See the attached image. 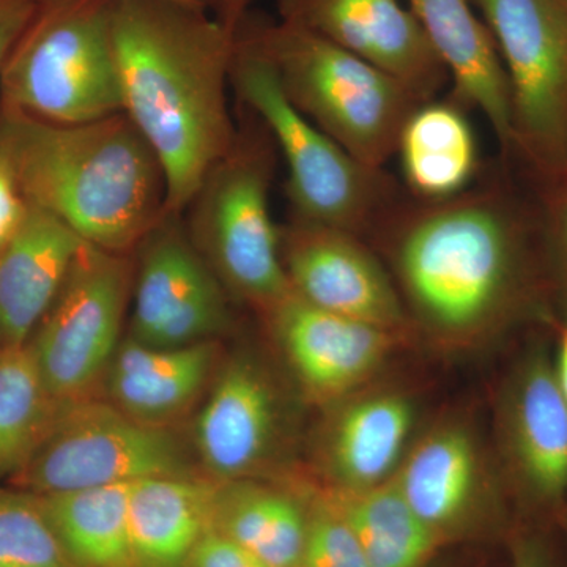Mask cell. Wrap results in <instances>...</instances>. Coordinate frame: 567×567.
I'll use <instances>...</instances> for the list:
<instances>
[{
  "instance_id": "6da1fadb",
  "label": "cell",
  "mask_w": 567,
  "mask_h": 567,
  "mask_svg": "<svg viewBox=\"0 0 567 567\" xmlns=\"http://www.w3.org/2000/svg\"><path fill=\"white\" fill-rule=\"evenodd\" d=\"M539 193L528 199L503 169L456 196L401 197L377 226L395 289L417 322L443 338H472L516 316L533 290Z\"/></svg>"
},
{
  "instance_id": "7a4b0ae2",
  "label": "cell",
  "mask_w": 567,
  "mask_h": 567,
  "mask_svg": "<svg viewBox=\"0 0 567 567\" xmlns=\"http://www.w3.org/2000/svg\"><path fill=\"white\" fill-rule=\"evenodd\" d=\"M114 47L123 112L162 163L167 213L182 216L233 147L235 37L210 10L178 0H115Z\"/></svg>"
},
{
  "instance_id": "3957f363",
  "label": "cell",
  "mask_w": 567,
  "mask_h": 567,
  "mask_svg": "<svg viewBox=\"0 0 567 567\" xmlns=\"http://www.w3.org/2000/svg\"><path fill=\"white\" fill-rule=\"evenodd\" d=\"M0 156L25 203L106 251L134 254L167 215L162 163L125 112L54 123L0 110Z\"/></svg>"
},
{
  "instance_id": "277c9868",
  "label": "cell",
  "mask_w": 567,
  "mask_h": 567,
  "mask_svg": "<svg viewBox=\"0 0 567 567\" xmlns=\"http://www.w3.org/2000/svg\"><path fill=\"white\" fill-rule=\"evenodd\" d=\"M230 87L284 156L290 219L371 237L404 196L401 186L385 169L354 159L293 106L274 63L244 25L235 33Z\"/></svg>"
},
{
  "instance_id": "5b68a950",
  "label": "cell",
  "mask_w": 567,
  "mask_h": 567,
  "mask_svg": "<svg viewBox=\"0 0 567 567\" xmlns=\"http://www.w3.org/2000/svg\"><path fill=\"white\" fill-rule=\"evenodd\" d=\"M241 112L233 147L212 167L182 218L233 300L265 315L292 292L270 210L278 148L264 123L244 106Z\"/></svg>"
},
{
  "instance_id": "8992f818",
  "label": "cell",
  "mask_w": 567,
  "mask_h": 567,
  "mask_svg": "<svg viewBox=\"0 0 567 567\" xmlns=\"http://www.w3.org/2000/svg\"><path fill=\"white\" fill-rule=\"evenodd\" d=\"M241 25L274 63L293 106L354 159L383 169L423 103L385 71L306 29L251 13Z\"/></svg>"
},
{
  "instance_id": "52a82bcc",
  "label": "cell",
  "mask_w": 567,
  "mask_h": 567,
  "mask_svg": "<svg viewBox=\"0 0 567 567\" xmlns=\"http://www.w3.org/2000/svg\"><path fill=\"white\" fill-rule=\"evenodd\" d=\"M115 0H41L0 70V110L82 123L123 112Z\"/></svg>"
},
{
  "instance_id": "ba28073f",
  "label": "cell",
  "mask_w": 567,
  "mask_h": 567,
  "mask_svg": "<svg viewBox=\"0 0 567 567\" xmlns=\"http://www.w3.org/2000/svg\"><path fill=\"white\" fill-rule=\"evenodd\" d=\"M509 85L513 159L537 186L567 178V0H472Z\"/></svg>"
},
{
  "instance_id": "9c48e42d",
  "label": "cell",
  "mask_w": 567,
  "mask_h": 567,
  "mask_svg": "<svg viewBox=\"0 0 567 567\" xmlns=\"http://www.w3.org/2000/svg\"><path fill=\"white\" fill-rule=\"evenodd\" d=\"M196 475L192 454L164 425L142 423L89 398L59 406L50 431L11 487L35 495Z\"/></svg>"
},
{
  "instance_id": "30bf717a",
  "label": "cell",
  "mask_w": 567,
  "mask_h": 567,
  "mask_svg": "<svg viewBox=\"0 0 567 567\" xmlns=\"http://www.w3.org/2000/svg\"><path fill=\"white\" fill-rule=\"evenodd\" d=\"M134 254L85 241L47 315L28 342L55 404L92 398L121 346L132 301Z\"/></svg>"
},
{
  "instance_id": "8fae6325",
  "label": "cell",
  "mask_w": 567,
  "mask_h": 567,
  "mask_svg": "<svg viewBox=\"0 0 567 567\" xmlns=\"http://www.w3.org/2000/svg\"><path fill=\"white\" fill-rule=\"evenodd\" d=\"M132 303L130 338L158 349L218 341L234 320L233 297L169 213L134 251Z\"/></svg>"
},
{
  "instance_id": "7c38bea8",
  "label": "cell",
  "mask_w": 567,
  "mask_h": 567,
  "mask_svg": "<svg viewBox=\"0 0 567 567\" xmlns=\"http://www.w3.org/2000/svg\"><path fill=\"white\" fill-rule=\"evenodd\" d=\"M281 259L290 289L333 315L402 331L409 317L382 260L363 237L295 221L279 227Z\"/></svg>"
},
{
  "instance_id": "4fadbf2b",
  "label": "cell",
  "mask_w": 567,
  "mask_h": 567,
  "mask_svg": "<svg viewBox=\"0 0 567 567\" xmlns=\"http://www.w3.org/2000/svg\"><path fill=\"white\" fill-rule=\"evenodd\" d=\"M286 404L274 377L251 353L218 369L194 423V451L218 483L251 480L270 464L286 434Z\"/></svg>"
},
{
  "instance_id": "5bb4252c",
  "label": "cell",
  "mask_w": 567,
  "mask_h": 567,
  "mask_svg": "<svg viewBox=\"0 0 567 567\" xmlns=\"http://www.w3.org/2000/svg\"><path fill=\"white\" fill-rule=\"evenodd\" d=\"M281 21L306 29L402 82L417 102L439 99L450 74L412 10L399 0H276Z\"/></svg>"
},
{
  "instance_id": "9a60e30c",
  "label": "cell",
  "mask_w": 567,
  "mask_h": 567,
  "mask_svg": "<svg viewBox=\"0 0 567 567\" xmlns=\"http://www.w3.org/2000/svg\"><path fill=\"white\" fill-rule=\"evenodd\" d=\"M265 316L301 386L320 401L344 399L364 385L401 333L323 311L293 292Z\"/></svg>"
},
{
  "instance_id": "2e32d148",
  "label": "cell",
  "mask_w": 567,
  "mask_h": 567,
  "mask_svg": "<svg viewBox=\"0 0 567 567\" xmlns=\"http://www.w3.org/2000/svg\"><path fill=\"white\" fill-rule=\"evenodd\" d=\"M393 481L442 546L475 535L491 518L486 473L465 425L429 432L410 447Z\"/></svg>"
},
{
  "instance_id": "e0dca14e",
  "label": "cell",
  "mask_w": 567,
  "mask_h": 567,
  "mask_svg": "<svg viewBox=\"0 0 567 567\" xmlns=\"http://www.w3.org/2000/svg\"><path fill=\"white\" fill-rule=\"evenodd\" d=\"M505 439L514 475L529 502L559 505L567 496V404L547 350L527 354L511 380Z\"/></svg>"
},
{
  "instance_id": "ac0fdd59",
  "label": "cell",
  "mask_w": 567,
  "mask_h": 567,
  "mask_svg": "<svg viewBox=\"0 0 567 567\" xmlns=\"http://www.w3.org/2000/svg\"><path fill=\"white\" fill-rule=\"evenodd\" d=\"M472 0H410L413 14L454 84V100L475 107L491 123L503 159L513 162L509 85L494 37Z\"/></svg>"
},
{
  "instance_id": "d6986e66",
  "label": "cell",
  "mask_w": 567,
  "mask_h": 567,
  "mask_svg": "<svg viewBox=\"0 0 567 567\" xmlns=\"http://www.w3.org/2000/svg\"><path fill=\"white\" fill-rule=\"evenodd\" d=\"M84 244L61 219L28 204L0 251V350L28 346Z\"/></svg>"
},
{
  "instance_id": "ffe728a7",
  "label": "cell",
  "mask_w": 567,
  "mask_h": 567,
  "mask_svg": "<svg viewBox=\"0 0 567 567\" xmlns=\"http://www.w3.org/2000/svg\"><path fill=\"white\" fill-rule=\"evenodd\" d=\"M218 341L158 349L123 339L104 377L107 402L125 415L169 427L210 385Z\"/></svg>"
},
{
  "instance_id": "44dd1931",
  "label": "cell",
  "mask_w": 567,
  "mask_h": 567,
  "mask_svg": "<svg viewBox=\"0 0 567 567\" xmlns=\"http://www.w3.org/2000/svg\"><path fill=\"white\" fill-rule=\"evenodd\" d=\"M416 405L402 393L349 399L331 421L324 465L333 491L363 492L393 480L416 423Z\"/></svg>"
},
{
  "instance_id": "7402d4cb",
  "label": "cell",
  "mask_w": 567,
  "mask_h": 567,
  "mask_svg": "<svg viewBox=\"0 0 567 567\" xmlns=\"http://www.w3.org/2000/svg\"><path fill=\"white\" fill-rule=\"evenodd\" d=\"M218 481L199 475L159 476L130 488L133 567H185L213 529Z\"/></svg>"
},
{
  "instance_id": "603a6c76",
  "label": "cell",
  "mask_w": 567,
  "mask_h": 567,
  "mask_svg": "<svg viewBox=\"0 0 567 567\" xmlns=\"http://www.w3.org/2000/svg\"><path fill=\"white\" fill-rule=\"evenodd\" d=\"M456 102L420 104L406 118L398 152L406 192L440 200L465 192L480 175L475 134Z\"/></svg>"
},
{
  "instance_id": "cb8c5ba5",
  "label": "cell",
  "mask_w": 567,
  "mask_h": 567,
  "mask_svg": "<svg viewBox=\"0 0 567 567\" xmlns=\"http://www.w3.org/2000/svg\"><path fill=\"white\" fill-rule=\"evenodd\" d=\"M213 529L267 567H300L308 502L252 480L218 483Z\"/></svg>"
},
{
  "instance_id": "d4e9b609",
  "label": "cell",
  "mask_w": 567,
  "mask_h": 567,
  "mask_svg": "<svg viewBox=\"0 0 567 567\" xmlns=\"http://www.w3.org/2000/svg\"><path fill=\"white\" fill-rule=\"evenodd\" d=\"M363 550L369 567H429L442 547L394 481L363 492H328Z\"/></svg>"
},
{
  "instance_id": "484cf974",
  "label": "cell",
  "mask_w": 567,
  "mask_h": 567,
  "mask_svg": "<svg viewBox=\"0 0 567 567\" xmlns=\"http://www.w3.org/2000/svg\"><path fill=\"white\" fill-rule=\"evenodd\" d=\"M132 484L40 495L76 567H133L128 505Z\"/></svg>"
},
{
  "instance_id": "4316f807",
  "label": "cell",
  "mask_w": 567,
  "mask_h": 567,
  "mask_svg": "<svg viewBox=\"0 0 567 567\" xmlns=\"http://www.w3.org/2000/svg\"><path fill=\"white\" fill-rule=\"evenodd\" d=\"M59 406L28 346L0 350V481L11 480L28 464Z\"/></svg>"
},
{
  "instance_id": "83f0119b",
  "label": "cell",
  "mask_w": 567,
  "mask_h": 567,
  "mask_svg": "<svg viewBox=\"0 0 567 567\" xmlns=\"http://www.w3.org/2000/svg\"><path fill=\"white\" fill-rule=\"evenodd\" d=\"M0 567H76L40 495L0 488Z\"/></svg>"
},
{
  "instance_id": "f1b7e54d",
  "label": "cell",
  "mask_w": 567,
  "mask_h": 567,
  "mask_svg": "<svg viewBox=\"0 0 567 567\" xmlns=\"http://www.w3.org/2000/svg\"><path fill=\"white\" fill-rule=\"evenodd\" d=\"M300 567H369L363 550L330 494L308 502Z\"/></svg>"
},
{
  "instance_id": "f546056e",
  "label": "cell",
  "mask_w": 567,
  "mask_h": 567,
  "mask_svg": "<svg viewBox=\"0 0 567 567\" xmlns=\"http://www.w3.org/2000/svg\"><path fill=\"white\" fill-rule=\"evenodd\" d=\"M544 238L567 276V178L548 186H537Z\"/></svg>"
},
{
  "instance_id": "4dcf8cb0",
  "label": "cell",
  "mask_w": 567,
  "mask_h": 567,
  "mask_svg": "<svg viewBox=\"0 0 567 567\" xmlns=\"http://www.w3.org/2000/svg\"><path fill=\"white\" fill-rule=\"evenodd\" d=\"M185 567H267L260 559L221 533L208 532L194 548Z\"/></svg>"
},
{
  "instance_id": "1f68e13d",
  "label": "cell",
  "mask_w": 567,
  "mask_h": 567,
  "mask_svg": "<svg viewBox=\"0 0 567 567\" xmlns=\"http://www.w3.org/2000/svg\"><path fill=\"white\" fill-rule=\"evenodd\" d=\"M41 0H0V70L39 11Z\"/></svg>"
},
{
  "instance_id": "d6a6232c",
  "label": "cell",
  "mask_w": 567,
  "mask_h": 567,
  "mask_svg": "<svg viewBox=\"0 0 567 567\" xmlns=\"http://www.w3.org/2000/svg\"><path fill=\"white\" fill-rule=\"evenodd\" d=\"M28 212V203L18 188L10 167L0 156V251L20 229Z\"/></svg>"
},
{
  "instance_id": "836d02e7",
  "label": "cell",
  "mask_w": 567,
  "mask_h": 567,
  "mask_svg": "<svg viewBox=\"0 0 567 567\" xmlns=\"http://www.w3.org/2000/svg\"><path fill=\"white\" fill-rule=\"evenodd\" d=\"M511 567H557V563L543 537L520 533L511 543Z\"/></svg>"
},
{
  "instance_id": "e575fe53",
  "label": "cell",
  "mask_w": 567,
  "mask_h": 567,
  "mask_svg": "<svg viewBox=\"0 0 567 567\" xmlns=\"http://www.w3.org/2000/svg\"><path fill=\"white\" fill-rule=\"evenodd\" d=\"M254 0H218L215 18L230 35L235 37L241 22L249 14Z\"/></svg>"
},
{
  "instance_id": "d590c367",
  "label": "cell",
  "mask_w": 567,
  "mask_h": 567,
  "mask_svg": "<svg viewBox=\"0 0 567 567\" xmlns=\"http://www.w3.org/2000/svg\"><path fill=\"white\" fill-rule=\"evenodd\" d=\"M551 360H554V371L559 391L567 404V312L565 320L559 324L557 354Z\"/></svg>"
},
{
  "instance_id": "8d00e7d4",
  "label": "cell",
  "mask_w": 567,
  "mask_h": 567,
  "mask_svg": "<svg viewBox=\"0 0 567 567\" xmlns=\"http://www.w3.org/2000/svg\"><path fill=\"white\" fill-rule=\"evenodd\" d=\"M178 2L192 3V6L203 7V9L215 10L218 0H178Z\"/></svg>"
}]
</instances>
